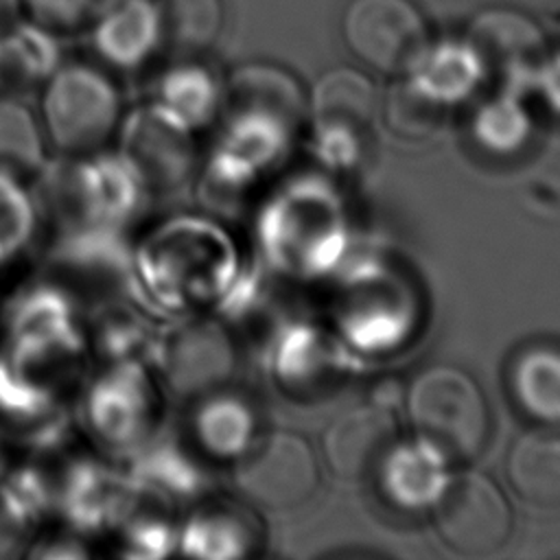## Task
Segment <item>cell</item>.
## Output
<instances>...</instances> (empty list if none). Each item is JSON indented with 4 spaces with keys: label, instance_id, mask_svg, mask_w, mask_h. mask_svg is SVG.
<instances>
[{
    "label": "cell",
    "instance_id": "6da1fadb",
    "mask_svg": "<svg viewBox=\"0 0 560 560\" xmlns=\"http://www.w3.org/2000/svg\"><path fill=\"white\" fill-rule=\"evenodd\" d=\"M407 418L418 440L451 462L481 453L490 433L488 402L477 381L455 365H429L418 372L405 396Z\"/></svg>",
    "mask_w": 560,
    "mask_h": 560
},
{
    "label": "cell",
    "instance_id": "7a4b0ae2",
    "mask_svg": "<svg viewBox=\"0 0 560 560\" xmlns=\"http://www.w3.org/2000/svg\"><path fill=\"white\" fill-rule=\"evenodd\" d=\"M120 125V94L96 66L59 63L44 83L42 131L66 155H90L107 144Z\"/></svg>",
    "mask_w": 560,
    "mask_h": 560
},
{
    "label": "cell",
    "instance_id": "3957f363",
    "mask_svg": "<svg viewBox=\"0 0 560 560\" xmlns=\"http://www.w3.org/2000/svg\"><path fill=\"white\" fill-rule=\"evenodd\" d=\"M341 37L363 66L392 77L409 74L431 44L429 24L411 0H350Z\"/></svg>",
    "mask_w": 560,
    "mask_h": 560
},
{
    "label": "cell",
    "instance_id": "277c9868",
    "mask_svg": "<svg viewBox=\"0 0 560 560\" xmlns=\"http://www.w3.org/2000/svg\"><path fill=\"white\" fill-rule=\"evenodd\" d=\"M433 521L444 545L462 556L494 553L508 542L514 525L501 488L475 470L448 477L433 505Z\"/></svg>",
    "mask_w": 560,
    "mask_h": 560
},
{
    "label": "cell",
    "instance_id": "5b68a950",
    "mask_svg": "<svg viewBox=\"0 0 560 560\" xmlns=\"http://www.w3.org/2000/svg\"><path fill=\"white\" fill-rule=\"evenodd\" d=\"M483 81L499 92L518 94L536 85L538 70L547 57V44L532 18L516 9L490 7L479 11L466 35Z\"/></svg>",
    "mask_w": 560,
    "mask_h": 560
},
{
    "label": "cell",
    "instance_id": "8992f818",
    "mask_svg": "<svg viewBox=\"0 0 560 560\" xmlns=\"http://www.w3.org/2000/svg\"><path fill=\"white\" fill-rule=\"evenodd\" d=\"M236 481L256 505L289 510L313 497L319 486V466L300 435L280 431L243 455Z\"/></svg>",
    "mask_w": 560,
    "mask_h": 560
},
{
    "label": "cell",
    "instance_id": "52a82bcc",
    "mask_svg": "<svg viewBox=\"0 0 560 560\" xmlns=\"http://www.w3.org/2000/svg\"><path fill=\"white\" fill-rule=\"evenodd\" d=\"M398 442L394 416L372 402L343 411L326 429L322 446L330 470L341 479L374 477Z\"/></svg>",
    "mask_w": 560,
    "mask_h": 560
},
{
    "label": "cell",
    "instance_id": "ba28073f",
    "mask_svg": "<svg viewBox=\"0 0 560 560\" xmlns=\"http://www.w3.org/2000/svg\"><path fill=\"white\" fill-rule=\"evenodd\" d=\"M164 39V13L158 0H114L90 26L94 52L116 70L142 68Z\"/></svg>",
    "mask_w": 560,
    "mask_h": 560
},
{
    "label": "cell",
    "instance_id": "9c48e42d",
    "mask_svg": "<svg viewBox=\"0 0 560 560\" xmlns=\"http://www.w3.org/2000/svg\"><path fill=\"white\" fill-rule=\"evenodd\" d=\"M381 112V96L372 79L354 68L326 70L308 94V116L324 138L365 133Z\"/></svg>",
    "mask_w": 560,
    "mask_h": 560
},
{
    "label": "cell",
    "instance_id": "30bf717a",
    "mask_svg": "<svg viewBox=\"0 0 560 560\" xmlns=\"http://www.w3.org/2000/svg\"><path fill=\"white\" fill-rule=\"evenodd\" d=\"M122 138L133 173L151 186L173 188L190 175L192 166L166 158V149L190 142V127L160 103L138 109L122 127Z\"/></svg>",
    "mask_w": 560,
    "mask_h": 560
},
{
    "label": "cell",
    "instance_id": "8fae6325",
    "mask_svg": "<svg viewBox=\"0 0 560 560\" xmlns=\"http://www.w3.org/2000/svg\"><path fill=\"white\" fill-rule=\"evenodd\" d=\"M448 459L427 442H396L376 470L383 497L398 510L418 512L433 508L442 494Z\"/></svg>",
    "mask_w": 560,
    "mask_h": 560
},
{
    "label": "cell",
    "instance_id": "7c38bea8",
    "mask_svg": "<svg viewBox=\"0 0 560 560\" xmlns=\"http://www.w3.org/2000/svg\"><path fill=\"white\" fill-rule=\"evenodd\" d=\"M505 475L514 492L538 508H560V422H538L510 444Z\"/></svg>",
    "mask_w": 560,
    "mask_h": 560
},
{
    "label": "cell",
    "instance_id": "4fadbf2b",
    "mask_svg": "<svg viewBox=\"0 0 560 560\" xmlns=\"http://www.w3.org/2000/svg\"><path fill=\"white\" fill-rule=\"evenodd\" d=\"M59 66V48L50 28L28 20L0 35V90H33Z\"/></svg>",
    "mask_w": 560,
    "mask_h": 560
},
{
    "label": "cell",
    "instance_id": "5bb4252c",
    "mask_svg": "<svg viewBox=\"0 0 560 560\" xmlns=\"http://www.w3.org/2000/svg\"><path fill=\"white\" fill-rule=\"evenodd\" d=\"M405 77L448 107L470 96L483 81L479 61L466 39H431L418 66Z\"/></svg>",
    "mask_w": 560,
    "mask_h": 560
},
{
    "label": "cell",
    "instance_id": "9a60e30c",
    "mask_svg": "<svg viewBox=\"0 0 560 560\" xmlns=\"http://www.w3.org/2000/svg\"><path fill=\"white\" fill-rule=\"evenodd\" d=\"M510 392L516 405L538 422H560V348L536 343L510 363Z\"/></svg>",
    "mask_w": 560,
    "mask_h": 560
},
{
    "label": "cell",
    "instance_id": "2e32d148",
    "mask_svg": "<svg viewBox=\"0 0 560 560\" xmlns=\"http://www.w3.org/2000/svg\"><path fill=\"white\" fill-rule=\"evenodd\" d=\"M160 105L190 129L206 125L221 107L223 85L217 74L192 55L171 66L158 85Z\"/></svg>",
    "mask_w": 560,
    "mask_h": 560
},
{
    "label": "cell",
    "instance_id": "e0dca14e",
    "mask_svg": "<svg viewBox=\"0 0 560 560\" xmlns=\"http://www.w3.org/2000/svg\"><path fill=\"white\" fill-rule=\"evenodd\" d=\"M46 138L33 112L9 96L0 94V177L24 179L44 164Z\"/></svg>",
    "mask_w": 560,
    "mask_h": 560
},
{
    "label": "cell",
    "instance_id": "ac0fdd59",
    "mask_svg": "<svg viewBox=\"0 0 560 560\" xmlns=\"http://www.w3.org/2000/svg\"><path fill=\"white\" fill-rule=\"evenodd\" d=\"M532 133V118L516 94L499 92L481 103L472 116L477 144L494 155H510L523 149Z\"/></svg>",
    "mask_w": 560,
    "mask_h": 560
},
{
    "label": "cell",
    "instance_id": "d6986e66",
    "mask_svg": "<svg viewBox=\"0 0 560 560\" xmlns=\"http://www.w3.org/2000/svg\"><path fill=\"white\" fill-rule=\"evenodd\" d=\"M381 107L387 127L396 136L409 140L435 133L448 112V105L429 96L409 77H398V81L387 90Z\"/></svg>",
    "mask_w": 560,
    "mask_h": 560
},
{
    "label": "cell",
    "instance_id": "ffe728a7",
    "mask_svg": "<svg viewBox=\"0 0 560 560\" xmlns=\"http://www.w3.org/2000/svg\"><path fill=\"white\" fill-rule=\"evenodd\" d=\"M162 13L166 39L186 55L210 48L223 28L221 0H166Z\"/></svg>",
    "mask_w": 560,
    "mask_h": 560
},
{
    "label": "cell",
    "instance_id": "44dd1931",
    "mask_svg": "<svg viewBox=\"0 0 560 560\" xmlns=\"http://www.w3.org/2000/svg\"><path fill=\"white\" fill-rule=\"evenodd\" d=\"M197 435L210 453L234 457L249 446L252 413L236 398L210 400L197 413Z\"/></svg>",
    "mask_w": 560,
    "mask_h": 560
},
{
    "label": "cell",
    "instance_id": "7402d4cb",
    "mask_svg": "<svg viewBox=\"0 0 560 560\" xmlns=\"http://www.w3.org/2000/svg\"><path fill=\"white\" fill-rule=\"evenodd\" d=\"M114 0H22L28 18L52 33H74L92 22Z\"/></svg>",
    "mask_w": 560,
    "mask_h": 560
},
{
    "label": "cell",
    "instance_id": "603a6c76",
    "mask_svg": "<svg viewBox=\"0 0 560 560\" xmlns=\"http://www.w3.org/2000/svg\"><path fill=\"white\" fill-rule=\"evenodd\" d=\"M536 88L540 90L549 109L560 114V50L553 55L547 52L536 77Z\"/></svg>",
    "mask_w": 560,
    "mask_h": 560
},
{
    "label": "cell",
    "instance_id": "cb8c5ba5",
    "mask_svg": "<svg viewBox=\"0 0 560 560\" xmlns=\"http://www.w3.org/2000/svg\"><path fill=\"white\" fill-rule=\"evenodd\" d=\"M22 11V0H0V35L20 22Z\"/></svg>",
    "mask_w": 560,
    "mask_h": 560
}]
</instances>
